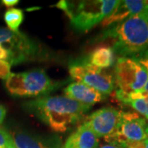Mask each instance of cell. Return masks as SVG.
Instances as JSON below:
<instances>
[{
  "mask_svg": "<svg viewBox=\"0 0 148 148\" xmlns=\"http://www.w3.org/2000/svg\"><path fill=\"white\" fill-rule=\"evenodd\" d=\"M18 3H19L18 0H3L2 1V3L7 8H11L12 6L16 5L18 4Z\"/></svg>",
  "mask_w": 148,
  "mask_h": 148,
  "instance_id": "cell-19",
  "label": "cell"
},
{
  "mask_svg": "<svg viewBox=\"0 0 148 148\" xmlns=\"http://www.w3.org/2000/svg\"><path fill=\"white\" fill-rule=\"evenodd\" d=\"M71 77L90 86L105 96L110 95L115 87V79L106 71L90 63H77L69 67Z\"/></svg>",
  "mask_w": 148,
  "mask_h": 148,
  "instance_id": "cell-7",
  "label": "cell"
},
{
  "mask_svg": "<svg viewBox=\"0 0 148 148\" xmlns=\"http://www.w3.org/2000/svg\"><path fill=\"white\" fill-rule=\"evenodd\" d=\"M119 3V1L116 0L80 2L63 0L58 2L56 7L68 15L71 25L76 31L86 32L112 14Z\"/></svg>",
  "mask_w": 148,
  "mask_h": 148,
  "instance_id": "cell-3",
  "label": "cell"
},
{
  "mask_svg": "<svg viewBox=\"0 0 148 148\" xmlns=\"http://www.w3.org/2000/svg\"><path fill=\"white\" fill-rule=\"evenodd\" d=\"M27 109L56 132H66L82 119L90 106L68 96H43L29 101Z\"/></svg>",
  "mask_w": 148,
  "mask_h": 148,
  "instance_id": "cell-1",
  "label": "cell"
},
{
  "mask_svg": "<svg viewBox=\"0 0 148 148\" xmlns=\"http://www.w3.org/2000/svg\"><path fill=\"white\" fill-rule=\"evenodd\" d=\"M103 38L114 40V50L138 60L148 54V9L130 16L106 31Z\"/></svg>",
  "mask_w": 148,
  "mask_h": 148,
  "instance_id": "cell-2",
  "label": "cell"
},
{
  "mask_svg": "<svg viewBox=\"0 0 148 148\" xmlns=\"http://www.w3.org/2000/svg\"><path fill=\"white\" fill-rule=\"evenodd\" d=\"M99 148H123L121 147H119V146H118V145H115V144H106V145H103V146H101V147Z\"/></svg>",
  "mask_w": 148,
  "mask_h": 148,
  "instance_id": "cell-21",
  "label": "cell"
},
{
  "mask_svg": "<svg viewBox=\"0 0 148 148\" xmlns=\"http://www.w3.org/2000/svg\"><path fill=\"white\" fill-rule=\"evenodd\" d=\"M6 114H7V110H6L5 107L2 105H0V124L3 122L4 119L6 117Z\"/></svg>",
  "mask_w": 148,
  "mask_h": 148,
  "instance_id": "cell-20",
  "label": "cell"
},
{
  "mask_svg": "<svg viewBox=\"0 0 148 148\" xmlns=\"http://www.w3.org/2000/svg\"><path fill=\"white\" fill-rule=\"evenodd\" d=\"M4 21L8 28L12 32H18L19 27L24 20V14L19 8H8L4 13Z\"/></svg>",
  "mask_w": 148,
  "mask_h": 148,
  "instance_id": "cell-16",
  "label": "cell"
},
{
  "mask_svg": "<svg viewBox=\"0 0 148 148\" xmlns=\"http://www.w3.org/2000/svg\"><path fill=\"white\" fill-rule=\"evenodd\" d=\"M114 72L119 90L126 94L143 91L148 81V72L138 60L120 57L117 60Z\"/></svg>",
  "mask_w": 148,
  "mask_h": 148,
  "instance_id": "cell-5",
  "label": "cell"
},
{
  "mask_svg": "<svg viewBox=\"0 0 148 148\" xmlns=\"http://www.w3.org/2000/svg\"><path fill=\"white\" fill-rule=\"evenodd\" d=\"M143 91L146 93V94H147L148 95V81L147 82V84L145 86V87H144V89H143Z\"/></svg>",
  "mask_w": 148,
  "mask_h": 148,
  "instance_id": "cell-22",
  "label": "cell"
},
{
  "mask_svg": "<svg viewBox=\"0 0 148 148\" xmlns=\"http://www.w3.org/2000/svg\"><path fill=\"white\" fill-rule=\"evenodd\" d=\"M12 137L17 148H63L57 139L46 142L21 131L13 132Z\"/></svg>",
  "mask_w": 148,
  "mask_h": 148,
  "instance_id": "cell-13",
  "label": "cell"
},
{
  "mask_svg": "<svg viewBox=\"0 0 148 148\" xmlns=\"http://www.w3.org/2000/svg\"><path fill=\"white\" fill-rule=\"evenodd\" d=\"M147 122L135 113L121 112V119L114 136L107 142L123 148L134 143L143 142L147 136Z\"/></svg>",
  "mask_w": 148,
  "mask_h": 148,
  "instance_id": "cell-8",
  "label": "cell"
},
{
  "mask_svg": "<svg viewBox=\"0 0 148 148\" xmlns=\"http://www.w3.org/2000/svg\"><path fill=\"white\" fill-rule=\"evenodd\" d=\"M148 9V1L143 0H124L119 1L116 8L109 16L102 21L103 27H110L119 23L130 16L143 13Z\"/></svg>",
  "mask_w": 148,
  "mask_h": 148,
  "instance_id": "cell-10",
  "label": "cell"
},
{
  "mask_svg": "<svg viewBox=\"0 0 148 148\" xmlns=\"http://www.w3.org/2000/svg\"><path fill=\"white\" fill-rule=\"evenodd\" d=\"M114 50L110 47L101 46L95 49L89 57V63L99 69L111 67L114 63Z\"/></svg>",
  "mask_w": 148,
  "mask_h": 148,
  "instance_id": "cell-15",
  "label": "cell"
},
{
  "mask_svg": "<svg viewBox=\"0 0 148 148\" xmlns=\"http://www.w3.org/2000/svg\"><path fill=\"white\" fill-rule=\"evenodd\" d=\"M10 70V64L3 60H0V79H7L11 74Z\"/></svg>",
  "mask_w": 148,
  "mask_h": 148,
  "instance_id": "cell-18",
  "label": "cell"
},
{
  "mask_svg": "<svg viewBox=\"0 0 148 148\" xmlns=\"http://www.w3.org/2000/svg\"><path fill=\"white\" fill-rule=\"evenodd\" d=\"M12 143V135L6 129L0 127V148H8Z\"/></svg>",
  "mask_w": 148,
  "mask_h": 148,
  "instance_id": "cell-17",
  "label": "cell"
},
{
  "mask_svg": "<svg viewBox=\"0 0 148 148\" xmlns=\"http://www.w3.org/2000/svg\"><path fill=\"white\" fill-rule=\"evenodd\" d=\"M144 144H145V148H148V138L144 140Z\"/></svg>",
  "mask_w": 148,
  "mask_h": 148,
  "instance_id": "cell-23",
  "label": "cell"
},
{
  "mask_svg": "<svg viewBox=\"0 0 148 148\" xmlns=\"http://www.w3.org/2000/svg\"><path fill=\"white\" fill-rule=\"evenodd\" d=\"M64 91L66 96L86 106H91L105 99V95L99 91L79 82L69 84Z\"/></svg>",
  "mask_w": 148,
  "mask_h": 148,
  "instance_id": "cell-11",
  "label": "cell"
},
{
  "mask_svg": "<svg viewBox=\"0 0 148 148\" xmlns=\"http://www.w3.org/2000/svg\"><path fill=\"white\" fill-rule=\"evenodd\" d=\"M98 138L90 127L84 123L69 136L64 148H96Z\"/></svg>",
  "mask_w": 148,
  "mask_h": 148,
  "instance_id": "cell-12",
  "label": "cell"
},
{
  "mask_svg": "<svg viewBox=\"0 0 148 148\" xmlns=\"http://www.w3.org/2000/svg\"><path fill=\"white\" fill-rule=\"evenodd\" d=\"M117 91V90H116ZM117 99L123 103L128 104L133 110L148 120V95L144 91L126 94L121 90L116 92Z\"/></svg>",
  "mask_w": 148,
  "mask_h": 148,
  "instance_id": "cell-14",
  "label": "cell"
},
{
  "mask_svg": "<svg viewBox=\"0 0 148 148\" xmlns=\"http://www.w3.org/2000/svg\"><path fill=\"white\" fill-rule=\"evenodd\" d=\"M5 81L6 88L10 94L21 97L45 95L56 87V83L43 69L11 73Z\"/></svg>",
  "mask_w": 148,
  "mask_h": 148,
  "instance_id": "cell-4",
  "label": "cell"
},
{
  "mask_svg": "<svg viewBox=\"0 0 148 148\" xmlns=\"http://www.w3.org/2000/svg\"><path fill=\"white\" fill-rule=\"evenodd\" d=\"M0 48L9 54L12 65L24 63L36 57L39 48L36 42L21 32H12L0 27Z\"/></svg>",
  "mask_w": 148,
  "mask_h": 148,
  "instance_id": "cell-6",
  "label": "cell"
},
{
  "mask_svg": "<svg viewBox=\"0 0 148 148\" xmlns=\"http://www.w3.org/2000/svg\"><path fill=\"white\" fill-rule=\"evenodd\" d=\"M121 119V111L112 107H105L95 111L85 122L95 132L97 138H105L106 141L116 133Z\"/></svg>",
  "mask_w": 148,
  "mask_h": 148,
  "instance_id": "cell-9",
  "label": "cell"
}]
</instances>
